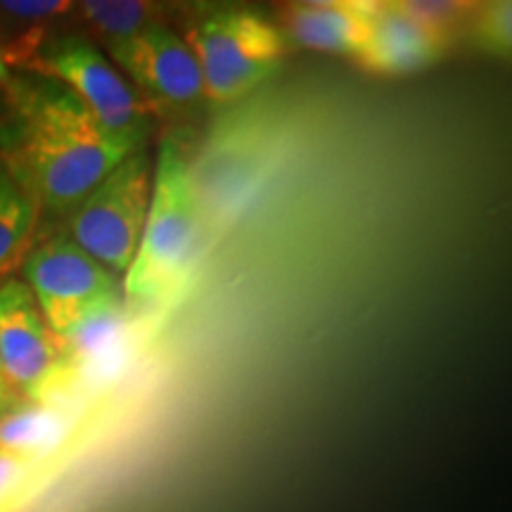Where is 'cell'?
Listing matches in <instances>:
<instances>
[{"label": "cell", "instance_id": "cell-16", "mask_svg": "<svg viewBox=\"0 0 512 512\" xmlns=\"http://www.w3.org/2000/svg\"><path fill=\"white\" fill-rule=\"evenodd\" d=\"M74 3H62V0H0V10L8 15L19 29L38 31V24L48 22L74 10Z\"/></svg>", "mask_w": 512, "mask_h": 512}, {"label": "cell", "instance_id": "cell-19", "mask_svg": "<svg viewBox=\"0 0 512 512\" xmlns=\"http://www.w3.org/2000/svg\"><path fill=\"white\" fill-rule=\"evenodd\" d=\"M17 69H22V64H19V57L15 50L0 46V88L8 83V79L17 72Z\"/></svg>", "mask_w": 512, "mask_h": 512}, {"label": "cell", "instance_id": "cell-2", "mask_svg": "<svg viewBox=\"0 0 512 512\" xmlns=\"http://www.w3.org/2000/svg\"><path fill=\"white\" fill-rule=\"evenodd\" d=\"M202 242V207L195 176L176 140L166 138L155 162L152 200L121 292L131 302L157 304L185 283Z\"/></svg>", "mask_w": 512, "mask_h": 512}, {"label": "cell", "instance_id": "cell-7", "mask_svg": "<svg viewBox=\"0 0 512 512\" xmlns=\"http://www.w3.org/2000/svg\"><path fill=\"white\" fill-rule=\"evenodd\" d=\"M107 50L145 105L185 110L207 100L195 50L164 24H150L140 34Z\"/></svg>", "mask_w": 512, "mask_h": 512}, {"label": "cell", "instance_id": "cell-15", "mask_svg": "<svg viewBox=\"0 0 512 512\" xmlns=\"http://www.w3.org/2000/svg\"><path fill=\"white\" fill-rule=\"evenodd\" d=\"M121 299L95 306L74 325L72 332L62 339V347L74 356L95 358L117 342L121 332Z\"/></svg>", "mask_w": 512, "mask_h": 512}, {"label": "cell", "instance_id": "cell-9", "mask_svg": "<svg viewBox=\"0 0 512 512\" xmlns=\"http://www.w3.org/2000/svg\"><path fill=\"white\" fill-rule=\"evenodd\" d=\"M451 48V36L420 22L403 0H377L373 31L356 64L370 74L406 76L430 69Z\"/></svg>", "mask_w": 512, "mask_h": 512}, {"label": "cell", "instance_id": "cell-5", "mask_svg": "<svg viewBox=\"0 0 512 512\" xmlns=\"http://www.w3.org/2000/svg\"><path fill=\"white\" fill-rule=\"evenodd\" d=\"M27 69L64 83L110 136L145 147L150 133V110L145 100L110 57L88 38L76 34L48 41L41 38Z\"/></svg>", "mask_w": 512, "mask_h": 512}, {"label": "cell", "instance_id": "cell-4", "mask_svg": "<svg viewBox=\"0 0 512 512\" xmlns=\"http://www.w3.org/2000/svg\"><path fill=\"white\" fill-rule=\"evenodd\" d=\"M155 162L145 147L128 155L67 214V238L124 278L138 252L152 200Z\"/></svg>", "mask_w": 512, "mask_h": 512}, {"label": "cell", "instance_id": "cell-17", "mask_svg": "<svg viewBox=\"0 0 512 512\" xmlns=\"http://www.w3.org/2000/svg\"><path fill=\"white\" fill-rule=\"evenodd\" d=\"M38 43H41V38L38 34H31V36H22L19 34V27L12 19L5 15L3 10H0V46L5 48H12L19 57V64H22V69L27 67L31 55H34V50Z\"/></svg>", "mask_w": 512, "mask_h": 512}, {"label": "cell", "instance_id": "cell-14", "mask_svg": "<svg viewBox=\"0 0 512 512\" xmlns=\"http://www.w3.org/2000/svg\"><path fill=\"white\" fill-rule=\"evenodd\" d=\"M465 29L467 38L477 50L512 60V0L475 3Z\"/></svg>", "mask_w": 512, "mask_h": 512}, {"label": "cell", "instance_id": "cell-11", "mask_svg": "<svg viewBox=\"0 0 512 512\" xmlns=\"http://www.w3.org/2000/svg\"><path fill=\"white\" fill-rule=\"evenodd\" d=\"M38 221L41 211L34 200L0 162V278L24 264L36 245Z\"/></svg>", "mask_w": 512, "mask_h": 512}, {"label": "cell", "instance_id": "cell-20", "mask_svg": "<svg viewBox=\"0 0 512 512\" xmlns=\"http://www.w3.org/2000/svg\"><path fill=\"white\" fill-rule=\"evenodd\" d=\"M15 403H19V399L12 394L8 377H5V370H3V361H0V413L8 411V408L15 406Z\"/></svg>", "mask_w": 512, "mask_h": 512}, {"label": "cell", "instance_id": "cell-3", "mask_svg": "<svg viewBox=\"0 0 512 512\" xmlns=\"http://www.w3.org/2000/svg\"><path fill=\"white\" fill-rule=\"evenodd\" d=\"M207 100L233 105L278 72L287 55L283 29L252 8H219L190 34Z\"/></svg>", "mask_w": 512, "mask_h": 512}, {"label": "cell", "instance_id": "cell-6", "mask_svg": "<svg viewBox=\"0 0 512 512\" xmlns=\"http://www.w3.org/2000/svg\"><path fill=\"white\" fill-rule=\"evenodd\" d=\"M22 271L24 283L60 342L95 306L121 299L119 275L98 264L67 235H55L41 245L36 242Z\"/></svg>", "mask_w": 512, "mask_h": 512}, {"label": "cell", "instance_id": "cell-8", "mask_svg": "<svg viewBox=\"0 0 512 512\" xmlns=\"http://www.w3.org/2000/svg\"><path fill=\"white\" fill-rule=\"evenodd\" d=\"M62 342L43 318L34 292L24 280L0 283V361L12 394L38 401L62 358Z\"/></svg>", "mask_w": 512, "mask_h": 512}, {"label": "cell", "instance_id": "cell-12", "mask_svg": "<svg viewBox=\"0 0 512 512\" xmlns=\"http://www.w3.org/2000/svg\"><path fill=\"white\" fill-rule=\"evenodd\" d=\"M64 420L38 401H19L0 413V451L34 463L64 437Z\"/></svg>", "mask_w": 512, "mask_h": 512}, {"label": "cell", "instance_id": "cell-1", "mask_svg": "<svg viewBox=\"0 0 512 512\" xmlns=\"http://www.w3.org/2000/svg\"><path fill=\"white\" fill-rule=\"evenodd\" d=\"M140 147L114 138L53 76L19 69L0 88V162L41 214H67Z\"/></svg>", "mask_w": 512, "mask_h": 512}, {"label": "cell", "instance_id": "cell-10", "mask_svg": "<svg viewBox=\"0 0 512 512\" xmlns=\"http://www.w3.org/2000/svg\"><path fill=\"white\" fill-rule=\"evenodd\" d=\"M377 0H306L283 15V34L297 46L356 60L373 31Z\"/></svg>", "mask_w": 512, "mask_h": 512}, {"label": "cell", "instance_id": "cell-18", "mask_svg": "<svg viewBox=\"0 0 512 512\" xmlns=\"http://www.w3.org/2000/svg\"><path fill=\"white\" fill-rule=\"evenodd\" d=\"M29 460H22L10 453L0 451V501H5L12 494V489L22 482V477L27 475Z\"/></svg>", "mask_w": 512, "mask_h": 512}, {"label": "cell", "instance_id": "cell-13", "mask_svg": "<svg viewBox=\"0 0 512 512\" xmlns=\"http://www.w3.org/2000/svg\"><path fill=\"white\" fill-rule=\"evenodd\" d=\"M76 10L105 41L107 48L128 41L157 22L155 5L140 3V0H86V3H76Z\"/></svg>", "mask_w": 512, "mask_h": 512}]
</instances>
